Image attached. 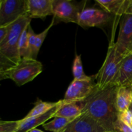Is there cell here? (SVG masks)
<instances>
[{"label": "cell", "instance_id": "obj_1", "mask_svg": "<svg viewBox=\"0 0 132 132\" xmlns=\"http://www.w3.org/2000/svg\"><path fill=\"white\" fill-rule=\"evenodd\" d=\"M118 86L111 85L94 92L85 101L82 113H86L97 121L107 132L113 131V124L118 112L116 105V93Z\"/></svg>", "mask_w": 132, "mask_h": 132}, {"label": "cell", "instance_id": "obj_2", "mask_svg": "<svg viewBox=\"0 0 132 132\" xmlns=\"http://www.w3.org/2000/svg\"><path fill=\"white\" fill-rule=\"evenodd\" d=\"M30 22L31 19L26 15L8 26L7 34L0 45V69L3 73L15 67L21 59L18 47L19 37Z\"/></svg>", "mask_w": 132, "mask_h": 132}, {"label": "cell", "instance_id": "obj_3", "mask_svg": "<svg viewBox=\"0 0 132 132\" xmlns=\"http://www.w3.org/2000/svg\"><path fill=\"white\" fill-rule=\"evenodd\" d=\"M123 58V55L117 52L116 43H110L101 68L94 75L97 89L103 90L111 85H116Z\"/></svg>", "mask_w": 132, "mask_h": 132}, {"label": "cell", "instance_id": "obj_4", "mask_svg": "<svg viewBox=\"0 0 132 132\" xmlns=\"http://www.w3.org/2000/svg\"><path fill=\"white\" fill-rule=\"evenodd\" d=\"M43 65L37 59L23 58L15 67L5 72L7 79L21 86L34 79L42 72Z\"/></svg>", "mask_w": 132, "mask_h": 132}, {"label": "cell", "instance_id": "obj_5", "mask_svg": "<svg viewBox=\"0 0 132 132\" xmlns=\"http://www.w3.org/2000/svg\"><path fill=\"white\" fill-rule=\"evenodd\" d=\"M86 1L77 2L70 0H53V18L55 22L77 24L79 16L85 7Z\"/></svg>", "mask_w": 132, "mask_h": 132}, {"label": "cell", "instance_id": "obj_6", "mask_svg": "<svg viewBox=\"0 0 132 132\" xmlns=\"http://www.w3.org/2000/svg\"><path fill=\"white\" fill-rule=\"evenodd\" d=\"M96 88L94 76L89 80L73 79L66 91L63 101L65 103L84 101L92 94Z\"/></svg>", "mask_w": 132, "mask_h": 132}, {"label": "cell", "instance_id": "obj_7", "mask_svg": "<svg viewBox=\"0 0 132 132\" xmlns=\"http://www.w3.org/2000/svg\"><path fill=\"white\" fill-rule=\"evenodd\" d=\"M26 15V0H2L0 5V27H7Z\"/></svg>", "mask_w": 132, "mask_h": 132}, {"label": "cell", "instance_id": "obj_8", "mask_svg": "<svg viewBox=\"0 0 132 132\" xmlns=\"http://www.w3.org/2000/svg\"><path fill=\"white\" fill-rule=\"evenodd\" d=\"M112 15L102 9L86 7L80 13L77 24L85 29L91 27L103 28L112 21Z\"/></svg>", "mask_w": 132, "mask_h": 132}, {"label": "cell", "instance_id": "obj_9", "mask_svg": "<svg viewBox=\"0 0 132 132\" xmlns=\"http://www.w3.org/2000/svg\"><path fill=\"white\" fill-rule=\"evenodd\" d=\"M132 45V15L125 14L120 22L118 38L116 42L117 52L125 56Z\"/></svg>", "mask_w": 132, "mask_h": 132}, {"label": "cell", "instance_id": "obj_10", "mask_svg": "<svg viewBox=\"0 0 132 132\" xmlns=\"http://www.w3.org/2000/svg\"><path fill=\"white\" fill-rule=\"evenodd\" d=\"M64 129L69 132H107L97 121L83 113L75 118Z\"/></svg>", "mask_w": 132, "mask_h": 132}, {"label": "cell", "instance_id": "obj_11", "mask_svg": "<svg viewBox=\"0 0 132 132\" xmlns=\"http://www.w3.org/2000/svg\"><path fill=\"white\" fill-rule=\"evenodd\" d=\"M26 5L27 15L31 19L53 15V0H26Z\"/></svg>", "mask_w": 132, "mask_h": 132}, {"label": "cell", "instance_id": "obj_12", "mask_svg": "<svg viewBox=\"0 0 132 132\" xmlns=\"http://www.w3.org/2000/svg\"><path fill=\"white\" fill-rule=\"evenodd\" d=\"M61 103L62 100L59 101V103L56 106L43 115L29 117V118L24 117L22 119L19 120V126L16 132H28L33 129L36 128L37 126L43 125L44 124L46 123V121L54 117V114L57 112Z\"/></svg>", "mask_w": 132, "mask_h": 132}, {"label": "cell", "instance_id": "obj_13", "mask_svg": "<svg viewBox=\"0 0 132 132\" xmlns=\"http://www.w3.org/2000/svg\"><path fill=\"white\" fill-rule=\"evenodd\" d=\"M116 85L118 87H132V54L124 56Z\"/></svg>", "mask_w": 132, "mask_h": 132}, {"label": "cell", "instance_id": "obj_14", "mask_svg": "<svg viewBox=\"0 0 132 132\" xmlns=\"http://www.w3.org/2000/svg\"><path fill=\"white\" fill-rule=\"evenodd\" d=\"M95 2L109 14L122 16L126 13L130 0H95Z\"/></svg>", "mask_w": 132, "mask_h": 132}, {"label": "cell", "instance_id": "obj_15", "mask_svg": "<svg viewBox=\"0 0 132 132\" xmlns=\"http://www.w3.org/2000/svg\"><path fill=\"white\" fill-rule=\"evenodd\" d=\"M85 106V101L65 103L62 100V103L54 114V117H64L75 119L82 113Z\"/></svg>", "mask_w": 132, "mask_h": 132}, {"label": "cell", "instance_id": "obj_16", "mask_svg": "<svg viewBox=\"0 0 132 132\" xmlns=\"http://www.w3.org/2000/svg\"><path fill=\"white\" fill-rule=\"evenodd\" d=\"M132 103V87H118L116 93V105L118 113L130 108Z\"/></svg>", "mask_w": 132, "mask_h": 132}, {"label": "cell", "instance_id": "obj_17", "mask_svg": "<svg viewBox=\"0 0 132 132\" xmlns=\"http://www.w3.org/2000/svg\"><path fill=\"white\" fill-rule=\"evenodd\" d=\"M58 103H59V101L55 102V103L45 102L37 99L34 108L28 112V114L24 117V118H29V117L45 114V113H47L48 112L51 110L54 107L56 106Z\"/></svg>", "mask_w": 132, "mask_h": 132}, {"label": "cell", "instance_id": "obj_18", "mask_svg": "<svg viewBox=\"0 0 132 132\" xmlns=\"http://www.w3.org/2000/svg\"><path fill=\"white\" fill-rule=\"evenodd\" d=\"M73 119L64 118V117H54L52 121L48 123L44 124L43 125V127L47 131L58 132L64 129Z\"/></svg>", "mask_w": 132, "mask_h": 132}, {"label": "cell", "instance_id": "obj_19", "mask_svg": "<svg viewBox=\"0 0 132 132\" xmlns=\"http://www.w3.org/2000/svg\"><path fill=\"white\" fill-rule=\"evenodd\" d=\"M72 72L75 80H89L92 77V76H88L85 74L81 55H76L72 65Z\"/></svg>", "mask_w": 132, "mask_h": 132}, {"label": "cell", "instance_id": "obj_20", "mask_svg": "<svg viewBox=\"0 0 132 132\" xmlns=\"http://www.w3.org/2000/svg\"><path fill=\"white\" fill-rule=\"evenodd\" d=\"M18 47H19V53L21 59L30 58L29 52H28V27L23 30L20 37H19V46Z\"/></svg>", "mask_w": 132, "mask_h": 132}, {"label": "cell", "instance_id": "obj_21", "mask_svg": "<svg viewBox=\"0 0 132 132\" xmlns=\"http://www.w3.org/2000/svg\"><path fill=\"white\" fill-rule=\"evenodd\" d=\"M37 34L34 32L30 24L28 27V52L29 57L30 59H36L37 53L36 50V41Z\"/></svg>", "mask_w": 132, "mask_h": 132}, {"label": "cell", "instance_id": "obj_22", "mask_svg": "<svg viewBox=\"0 0 132 132\" xmlns=\"http://www.w3.org/2000/svg\"><path fill=\"white\" fill-rule=\"evenodd\" d=\"M55 24V19L53 18L52 21V23H50V25L45 30L43 31L41 33L37 34L36 36V52L38 54L39 52L40 48H41V46H42L43 43L44 41H45V38L47 36L48 33V31L50 30V28L52 27V26Z\"/></svg>", "mask_w": 132, "mask_h": 132}, {"label": "cell", "instance_id": "obj_23", "mask_svg": "<svg viewBox=\"0 0 132 132\" xmlns=\"http://www.w3.org/2000/svg\"><path fill=\"white\" fill-rule=\"evenodd\" d=\"M19 126V121L0 122V132H16Z\"/></svg>", "mask_w": 132, "mask_h": 132}, {"label": "cell", "instance_id": "obj_24", "mask_svg": "<svg viewBox=\"0 0 132 132\" xmlns=\"http://www.w3.org/2000/svg\"><path fill=\"white\" fill-rule=\"evenodd\" d=\"M113 131L116 132H132V126L126 125L117 118L113 124Z\"/></svg>", "mask_w": 132, "mask_h": 132}, {"label": "cell", "instance_id": "obj_25", "mask_svg": "<svg viewBox=\"0 0 132 132\" xmlns=\"http://www.w3.org/2000/svg\"><path fill=\"white\" fill-rule=\"evenodd\" d=\"M117 118L129 126H132V113L130 110L118 113Z\"/></svg>", "mask_w": 132, "mask_h": 132}, {"label": "cell", "instance_id": "obj_26", "mask_svg": "<svg viewBox=\"0 0 132 132\" xmlns=\"http://www.w3.org/2000/svg\"><path fill=\"white\" fill-rule=\"evenodd\" d=\"M8 30H9L8 26L7 27H0V45L3 41V40L5 39V37H6V34L8 33Z\"/></svg>", "mask_w": 132, "mask_h": 132}, {"label": "cell", "instance_id": "obj_27", "mask_svg": "<svg viewBox=\"0 0 132 132\" xmlns=\"http://www.w3.org/2000/svg\"><path fill=\"white\" fill-rule=\"evenodd\" d=\"M125 14H130V15H132V0H130V3L129 4V6L128 7L127 10H126V13Z\"/></svg>", "mask_w": 132, "mask_h": 132}, {"label": "cell", "instance_id": "obj_28", "mask_svg": "<svg viewBox=\"0 0 132 132\" xmlns=\"http://www.w3.org/2000/svg\"><path fill=\"white\" fill-rule=\"evenodd\" d=\"M7 79L6 74L5 73H3H3H0V81L3 79Z\"/></svg>", "mask_w": 132, "mask_h": 132}, {"label": "cell", "instance_id": "obj_29", "mask_svg": "<svg viewBox=\"0 0 132 132\" xmlns=\"http://www.w3.org/2000/svg\"><path fill=\"white\" fill-rule=\"evenodd\" d=\"M29 132H44V131H43L42 130H38V129H37V128H34V129H33V130H30Z\"/></svg>", "mask_w": 132, "mask_h": 132}, {"label": "cell", "instance_id": "obj_30", "mask_svg": "<svg viewBox=\"0 0 132 132\" xmlns=\"http://www.w3.org/2000/svg\"><path fill=\"white\" fill-rule=\"evenodd\" d=\"M58 132H69V131H67V130H64V129H63V130H61V131H58Z\"/></svg>", "mask_w": 132, "mask_h": 132}, {"label": "cell", "instance_id": "obj_31", "mask_svg": "<svg viewBox=\"0 0 132 132\" xmlns=\"http://www.w3.org/2000/svg\"><path fill=\"white\" fill-rule=\"evenodd\" d=\"M129 110H130V111L131 112V113H132V103L131 104V105H130V108H129Z\"/></svg>", "mask_w": 132, "mask_h": 132}, {"label": "cell", "instance_id": "obj_32", "mask_svg": "<svg viewBox=\"0 0 132 132\" xmlns=\"http://www.w3.org/2000/svg\"><path fill=\"white\" fill-rule=\"evenodd\" d=\"M2 121H3V120L1 119H0V122H2Z\"/></svg>", "mask_w": 132, "mask_h": 132}, {"label": "cell", "instance_id": "obj_33", "mask_svg": "<svg viewBox=\"0 0 132 132\" xmlns=\"http://www.w3.org/2000/svg\"><path fill=\"white\" fill-rule=\"evenodd\" d=\"M1 1H2V0H0V5H1Z\"/></svg>", "mask_w": 132, "mask_h": 132}, {"label": "cell", "instance_id": "obj_34", "mask_svg": "<svg viewBox=\"0 0 132 132\" xmlns=\"http://www.w3.org/2000/svg\"><path fill=\"white\" fill-rule=\"evenodd\" d=\"M108 132H116L115 131H108Z\"/></svg>", "mask_w": 132, "mask_h": 132}, {"label": "cell", "instance_id": "obj_35", "mask_svg": "<svg viewBox=\"0 0 132 132\" xmlns=\"http://www.w3.org/2000/svg\"><path fill=\"white\" fill-rule=\"evenodd\" d=\"M0 73H3L2 72H1V69H0Z\"/></svg>", "mask_w": 132, "mask_h": 132}]
</instances>
